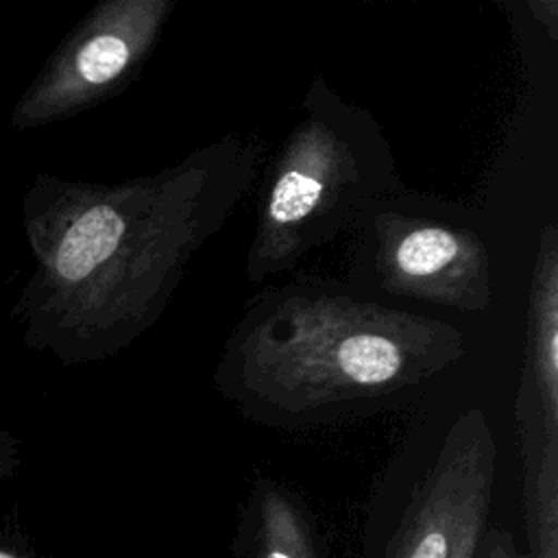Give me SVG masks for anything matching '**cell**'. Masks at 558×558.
<instances>
[{
  "instance_id": "6da1fadb",
  "label": "cell",
  "mask_w": 558,
  "mask_h": 558,
  "mask_svg": "<svg viewBox=\"0 0 558 558\" xmlns=\"http://www.w3.org/2000/svg\"><path fill=\"white\" fill-rule=\"evenodd\" d=\"M264 153L259 137L227 133L118 183L37 174L22 196L35 262L13 307L22 344L63 366L126 351L253 190Z\"/></svg>"
},
{
  "instance_id": "7a4b0ae2",
  "label": "cell",
  "mask_w": 558,
  "mask_h": 558,
  "mask_svg": "<svg viewBox=\"0 0 558 558\" xmlns=\"http://www.w3.org/2000/svg\"><path fill=\"white\" fill-rule=\"evenodd\" d=\"M464 355V333L442 318L299 275L246 303L214 386L251 423L310 429L401 408Z\"/></svg>"
},
{
  "instance_id": "3957f363",
  "label": "cell",
  "mask_w": 558,
  "mask_h": 558,
  "mask_svg": "<svg viewBox=\"0 0 558 558\" xmlns=\"http://www.w3.org/2000/svg\"><path fill=\"white\" fill-rule=\"evenodd\" d=\"M259 174L244 259L251 283L292 270L349 233L375 201L405 187L381 124L323 76L310 83L294 124Z\"/></svg>"
},
{
  "instance_id": "277c9868",
  "label": "cell",
  "mask_w": 558,
  "mask_h": 558,
  "mask_svg": "<svg viewBox=\"0 0 558 558\" xmlns=\"http://www.w3.org/2000/svg\"><path fill=\"white\" fill-rule=\"evenodd\" d=\"M357 292L482 314L495 294L493 253L469 207L399 190L375 201L349 231Z\"/></svg>"
},
{
  "instance_id": "5b68a950",
  "label": "cell",
  "mask_w": 558,
  "mask_h": 558,
  "mask_svg": "<svg viewBox=\"0 0 558 558\" xmlns=\"http://www.w3.org/2000/svg\"><path fill=\"white\" fill-rule=\"evenodd\" d=\"M174 9V0L94 4L22 92L9 124L46 126L122 94L146 68Z\"/></svg>"
},
{
  "instance_id": "8992f818",
  "label": "cell",
  "mask_w": 558,
  "mask_h": 558,
  "mask_svg": "<svg viewBox=\"0 0 558 558\" xmlns=\"http://www.w3.org/2000/svg\"><path fill=\"white\" fill-rule=\"evenodd\" d=\"M495 466L497 445L484 410H462L416 482L386 558H475L490 527Z\"/></svg>"
},
{
  "instance_id": "52a82bcc",
  "label": "cell",
  "mask_w": 558,
  "mask_h": 558,
  "mask_svg": "<svg viewBox=\"0 0 558 558\" xmlns=\"http://www.w3.org/2000/svg\"><path fill=\"white\" fill-rule=\"evenodd\" d=\"M519 388L547 418L558 421V227L551 222L538 238L530 272Z\"/></svg>"
},
{
  "instance_id": "ba28073f",
  "label": "cell",
  "mask_w": 558,
  "mask_h": 558,
  "mask_svg": "<svg viewBox=\"0 0 558 558\" xmlns=\"http://www.w3.org/2000/svg\"><path fill=\"white\" fill-rule=\"evenodd\" d=\"M514 414L523 460L525 558H558V421L547 418L521 388Z\"/></svg>"
},
{
  "instance_id": "9c48e42d",
  "label": "cell",
  "mask_w": 558,
  "mask_h": 558,
  "mask_svg": "<svg viewBox=\"0 0 558 558\" xmlns=\"http://www.w3.org/2000/svg\"><path fill=\"white\" fill-rule=\"evenodd\" d=\"M253 558H316L310 523L283 486L259 482L253 497Z\"/></svg>"
},
{
  "instance_id": "30bf717a",
  "label": "cell",
  "mask_w": 558,
  "mask_h": 558,
  "mask_svg": "<svg viewBox=\"0 0 558 558\" xmlns=\"http://www.w3.org/2000/svg\"><path fill=\"white\" fill-rule=\"evenodd\" d=\"M475 558H525L519 554L510 532L501 527H488Z\"/></svg>"
},
{
  "instance_id": "8fae6325",
  "label": "cell",
  "mask_w": 558,
  "mask_h": 558,
  "mask_svg": "<svg viewBox=\"0 0 558 558\" xmlns=\"http://www.w3.org/2000/svg\"><path fill=\"white\" fill-rule=\"evenodd\" d=\"M525 7L530 11H534V15L538 17V22L547 28V35L551 41H556L558 37V2L556 0H530L525 2Z\"/></svg>"
},
{
  "instance_id": "7c38bea8",
  "label": "cell",
  "mask_w": 558,
  "mask_h": 558,
  "mask_svg": "<svg viewBox=\"0 0 558 558\" xmlns=\"http://www.w3.org/2000/svg\"><path fill=\"white\" fill-rule=\"evenodd\" d=\"M17 464V445L11 434L0 429V477L9 475Z\"/></svg>"
},
{
  "instance_id": "4fadbf2b",
  "label": "cell",
  "mask_w": 558,
  "mask_h": 558,
  "mask_svg": "<svg viewBox=\"0 0 558 558\" xmlns=\"http://www.w3.org/2000/svg\"><path fill=\"white\" fill-rule=\"evenodd\" d=\"M0 558H20V556H15V554H11V551H4V549H0Z\"/></svg>"
}]
</instances>
